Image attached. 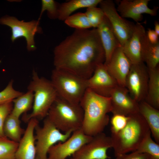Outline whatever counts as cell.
Here are the masks:
<instances>
[{"label": "cell", "mask_w": 159, "mask_h": 159, "mask_svg": "<svg viewBox=\"0 0 159 159\" xmlns=\"http://www.w3.org/2000/svg\"><path fill=\"white\" fill-rule=\"evenodd\" d=\"M54 54L55 68L87 79L105 60V51L95 28L75 29L55 47Z\"/></svg>", "instance_id": "1"}, {"label": "cell", "mask_w": 159, "mask_h": 159, "mask_svg": "<svg viewBox=\"0 0 159 159\" xmlns=\"http://www.w3.org/2000/svg\"><path fill=\"white\" fill-rule=\"evenodd\" d=\"M80 104L84 112L81 129L84 133L93 137L103 132L109 122L107 114L111 111L110 97L87 88Z\"/></svg>", "instance_id": "2"}, {"label": "cell", "mask_w": 159, "mask_h": 159, "mask_svg": "<svg viewBox=\"0 0 159 159\" xmlns=\"http://www.w3.org/2000/svg\"><path fill=\"white\" fill-rule=\"evenodd\" d=\"M128 116L124 127L117 133L111 134L115 157L136 151L150 132L146 121L139 112Z\"/></svg>", "instance_id": "3"}, {"label": "cell", "mask_w": 159, "mask_h": 159, "mask_svg": "<svg viewBox=\"0 0 159 159\" xmlns=\"http://www.w3.org/2000/svg\"><path fill=\"white\" fill-rule=\"evenodd\" d=\"M46 117L59 130L73 132L81 128L84 112L80 104L71 103L57 95Z\"/></svg>", "instance_id": "4"}, {"label": "cell", "mask_w": 159, "mask_h": 159, "mask_svg": "<svg viewBox=\"0 0 159 159\" xmlns=\"http://www.w3.org/2000/svg\"><path fill=\"white\" fill-rule=\"evenodd\" d=\"M32 74V80L27 89L34 93L32 110L31 113L23 116V120L25 122H28L32 118H45L58 95L50 80L39 77L34 70Z\"/></svg>", "instance_id": "5"}, {"label": "cell", "mask_w": 159, "mask_h": 159, "mask_svg": "<svg viewBox=\"0 0 159 159\" xmlns=\"http://www.w3.org/2000/svg\"><path fill=\"white\" fill-rule=\"evenodd\" d=\"M87 80L68 71L54 68L50 81L58 96L78 104L87 89Z\"/></svg>", "instance_id": "6"}, {"label": "cell", "mask_w": 159, "mask_h": 159, "mask_svg": "<svg viewBox=\"0 0 159 159\" xmlns=\"http://www.w3.org/2000/svg\"><path fill=\"white\" fill-rule=\"evenodd\" d=\"M36 155L35 159H48V152L50 148L58 142H64L72 132L63 133L47 117L42 127L38 124L35 129Z\"/></svg>", "instance_id": "7"}, {"label": "cell", "mask_w": 159, "mask_h": 159, "mask_svg": "<svg viewBox=\"0 0 159 159\" xmlns=\"http://www.w3.org/2000/svg\"><path fill=\"white\" fill-rule=\"evenodd\" d=\"M0 23L11 28V39L13 42L19 38L24 37L26 41L27 50L32 51L35 49L34 36L37 33H41L42 32L39 26V20L25 22L19 20L14 16H6L0 18Z\"/></svg>", "instance_id": "8"}, {"label": "cell", "mask_w": 159, "mask_h": 159, "mask_svg": "<svg viewBox=\"0 0 159 159\" xmlns=\"http://www.w3.org/2000/svg\"><path fill=\"white\" fill-rule=\"evenodd\" d=\"M148 81L149 71L144 63L132 64L125 87L130 96L138 103L146 98Z\"/></svg>", "instance_id": "9"}, {"label": "cell", "mask_w": 159, "mask_h": 159, "mask_svg": "<svg viewBox=\"0 0 159 159\" xmlns=\"http://www.w3.org/2000/svg\"><path fill=\"white\" fill-rule=\"evenodd\" d=\"M99 4L122 47L132 35L135 24L125 19L120 15L113 1L101 0Z\"/></svg>", "instance_id": "10"}, {"label": "cell", "mask_w": 159, "mask_h": 159, "mask_svg": "<svg viewBox=\"0 0 159 159\" xmlns=\"http://www.w3.org/2000/svg\"><path fill=\"white\" fill-rule=\"evenodd\" d=\"M112 148L110 137L103 132L93 136L89 142L82 145L70 159H107V150Z\"/></svg>", "instance_id": "11"}, {"label": "cell", "mask_w": 159, "mask_h": 159, "mask_svg": "<svg viewBox=\"0 0 159 159\" xmlns=\"http://www.w3.org/2000/svg\"><path fill=\"white\" fill-rule=\"evenodd\" d=\"M92 138L85 134L81 128L75 131L66 141L58 142L50 148L48 152L47 159H66Z\"/></svg>", "instance_id": "12"}, {"label": "cell", "mask_w": 159, "mask_h": 159, "mask_svg": "<svg viewBox=\"0 0 159 159\" xmlns=\"http://www.w3.org/2000/svg\"><path fill=\"white\" fill-rule=\"evenodd\" d=\"M110 97L113 115L128 116L139 112V103L130 95L125 87L117 86L111 91Z\"/></svg>", "instance_id": "13"}, {"label": "cell", "mask_w": 159, "mask_h": 159, "mask_svg": "<svg viewBox=\"0 0 159 159\" xmlns=\"http://www.w3.org/2000/svg\"><path fill=\"white\" fill-rule=\"evenodd\" d=\"M87 88L100 95L110 97L112 90L119 85L108 72L104 63L98 65L87 80Z\"/></svg>", "instance_id": "14"}, {"label": "cell", "mask_w": 159, "mask_h": 159, "mask_svg": "<svg viewBox=\"0 0 159 159\" xmlns=\"http://www.w3.org/2000/svg\"><path fill=\"white\" fill-rule=\"evenodd\" d=\"M150 0H122L118 4L117 11L123 18H130L137 23L141 21L142 14H146L153 16L156 15L158 7L150 9L148 6Z\"/></svg>", "instance_id": "15"}, {"label": "cell", "mask_w": 159, "mask_h": 159, "mask_svg": "<svg viewBox=\"0 0 159 159\" xmlns=\"http://www.w3.org/2000/svg\"><path fill=\"white\" fill-rule=\"evenodd\" d=\"M132 64L124 52L122 47L117 48L106 64L107 70L118 85L125 87V81Z\"/></svg>", "instance_id": "16"}, {"label": "cell", "mask_w": 159, "mask_h": 159, "mask_svg": "<svg viewBox=\"0 0 159 159\" xmlns=\"http://www.w3.org/2000/svg\"><path fill=\"white\" fill-rule=\"evenodd\" d=\"M39 124L37 119L32 118L28 122L25 132L15 153L16 159H35L36 150L34 131Z\"/></svg>", "instance_id": "17"}, {"label": "cell", "mask_w": 159, "mask_h": 159, "mask_svg": "<svg viewBox=\"0 0 159 159\" xmlns=\"http://www.w3.org/2000/svg\"><path fill=\"white\" fill-rule=\"evenodd\" d=\"M146 32L144 26L140 23H137L131 37L122 47L132 64L143 62L142 57V43Z\"/></svg>", "instance_id": "18"}, {"label": "cell", "mask_w": 159, "mask_h": 159, "mask_svg": "<svg viewBox=\"0 0 159 159\" xmlns=\"http://www.w3.org/2000/svg\"><path fill=\"white\" fill-rule=\"evenodd\" d=\"M96 28L105 51L104 64H106L109 61L115 50L121 46L105 15L102 21Z\"/></svg>", "instance_id": "19"}, {"label": "cell", "mask_w": 159, "mask_h": 159, "mask_svg": "<svg viewBox=\"0 0 159 159\" xmlns=\"http://www.w3.org/2000/svg\"><path fill=\"white\" fill-rule=\"evenodd\" d=\"M139 113L147 123L156 142L159 143V110L145 101L139 102Z\"/></svg>", "instance_id": "20"}, {"label": "cell", "mask_w": 159, "mask_h": 159, "mask_svg": "<svg viewBox=\"0 0 159 159\" xmlns=\"http://www.w3.org/2000/svg\"><path fill=\"white\" fill-rule=\"evenodd\" d=\"M142 57L148 70L154 69L159 66V42L155 44L151 43L146 32L142 40Z\"/></svg>", "instance_id": "21"}, {"label": "cell", "mask_w": 159, "mask_h": 159, "mask_svg": "<svg viewBox=\"0 0 159 159\" xmlns=\"http://www.w3.org/2000/svg\"><path fill=\"white\" fill-rule=\"evenodd\" d=\"M101 0H71L59 6L58 19L65 20L76 10L84 8L96 7Z\"/></svg>", "instance_id": "22"}, {"label": "cell", "mask_w": 159, "mask_h": 159, "mask_svg": "<svg viewBox=\"0 0 159 159\" xmlns=\"http://www.w3.org/2000/svg\"><path fill=\"white\" fill-rule=\"evenodd\" d=\"M149 81L147 96L144 101L154 108L159 109V68L148 70Z\"/></svg>", "instance_id": "23"}, {"label": "cell", "mask_w": 159, "mask_h": 159, "mask_svg": "<svg viewBox=\"0 0 159 159\" xmlns=\"http://www.w3.org/2000/svg\"><path fill=\"white\" fill-rule=\"evenodd\" d=\"M3 130L6 137L12 141L19 143L24 133L25 130L21 126L19 117L11 113L5 119Z\"/></svg>", "instance_id": "24"}, {"label": "cell", "mask_w": 159, "mask_h": 159, "mask_svg": "<svg viewBox=\"0 0 159 159\" xmlns=\"http://www.w3.org/2000/svg\"><path fill=\"white\" fill-rule=\"evenodd\" d=\"M34 93L30 90L23 93L12 101L13 107L11 113L20 117L32 108L34 102Z\"/></svg>", "instance_id": "25"}, {"label": "cell", "mask_w": 159, "mask_h": 159, "mask_svg": "<svg viewBox=\"0 0 159 159\" xmlns=\"http://www.w3.org/2000/svg\"><path fill=\"white\" fill-rule=\"evenodd\" d=\"M151 132L147 134L135 152L146 153L153 159H159V145L153 141L151 137Z\"/></svg>", "instance_id": "26"}, {"label": "cell", "mask_w": 159, "mask_h": 159, "mask_svg": "<svg viewBox=\"0 0 159 159\" xmlns=\"http://www.w3.org/2000/svg\"><path fill=\"white\" fill-rule=\"evenodd\" d=\"M17 143L6 137H0V159H16Z\"/></svg>", "instance_id": "27"}, {"label": "cell", "mask_w": 159, "mask_h": 159, "mask_svg": "<svg viewBox=\"0 0 159 159\" xmlns=\"http://www.w3.org/2000/svg\"><path fill=\"white\" fill-rule=\"evenodd\" d=\"M69 26L76 29H87L92 27L85 13H77L71 15L64 21Z\"/></svg>", "instance_id": "28"}, {"label": "cell", "mask_w": 159, "mask_h": 159, "mask_svg": "<svg viewBox=\"0 0 159 159\" xmlns=\"http://www.w3.org/2000/svg\"><path fill=\"white\" fill-rule=\"evenodd\" d=\"M13 82L11 80L4 89L0 92V105L12 102L23 93L14 89Z\"/></svg>", "instance_id": "29"}, {"label": "cell", "mask_w": 159, "mask_h": 159, "mask_svg": "<svg viewBox=\"0 0 159 159\" xmlns=\"http://www.w3.org/2000/svg\"><path fill=\"white\" fill-rule=\"evenodd\" d=\"M85 13L92 27L95 28L98 27L105 16L102 9L97 7L87 8Z\"/></svg>", "instance_id": "30"}, {"label": "cell", "mask_w": 159, "mask_h": 159, "mask_svg": "<svg viewBox=\"0 0 159 159\" xmlns=\"http://www.w3.org/2000/svg\"><path fill=\"white\" fill-rule=\"evenodd\" d=\"M42 8L40 17L38 20L45 11H47L48 16L52 19H58L59 6L56 1L53 0H42Z\"/></svg>", "instance_id": "31"}, {"label": "cell", "mask_w": 159, "mask_h": 159, "mask_svg": "<svg viewBox=\"0 0 159 159\" xmlns=\"http://www.w3.org/2000/svg\"><path fill=\"white\" fill-rule=\"evenodd\" d=\"M128 116L120 114L113 115L111 118V134H115L123 129L126 125Z\"/></svg>", "instance_id": "32"}, {"label": "cell", "mask_w": 159, "mask_h": 159, "mask_svg": "<svg viewBox=\"0 0 159 159\" xmlns=\"http://www.w3.org/2000/svg\"><path fill=\"white\" fill-rule=\"evenodd\" d=\"M13 107L12 102L0 105V137H6L3 130V125L6 119L11 112Z\"/></svg>", "instance_id": "33"}, {"label": "cell", "mask_w": 159, "mask_h": 159, "mask_svg": "<svg viewBox=\"0 0 159 159\" xmlns=\"http://www.w3.org/2000/svg\"><path fill=\"white\" fill-rule=\"evenodd\" d=\"M115 159H153L151 155L146 153H140L135 151L116 157Z\"/></svg>", "instance_id": "34"}, {"label": "cell", "mask_w": 159, "mask_h": 159, "mask_svg": "<svg viewBox=\"0 0 159 159\" xmlns=\"http://www.w3.org/2000/svg\"><path fill=\"white\" fill-rule=\"evenodd\" d=\"M147 37L149 41L152 43L155 44L159 42V36L153 29L149 28L146 32Z\"/></svg>", "instance_id": "35"}, {"label": "cell", "mask_w": 159, "mask_h": 159, "mask_svg": "<svg viewBox=\"0 0 159 159\" xmlns=\"http://www.w3.org/2000/svg\"><path fill=\"white\" fill-rule=\"evenodd\" d=\"M154 31L157 34L159 35V23L158 22L155 21L154 23Z\"/></svg>", "instance_id": "36"}]
</instances>
